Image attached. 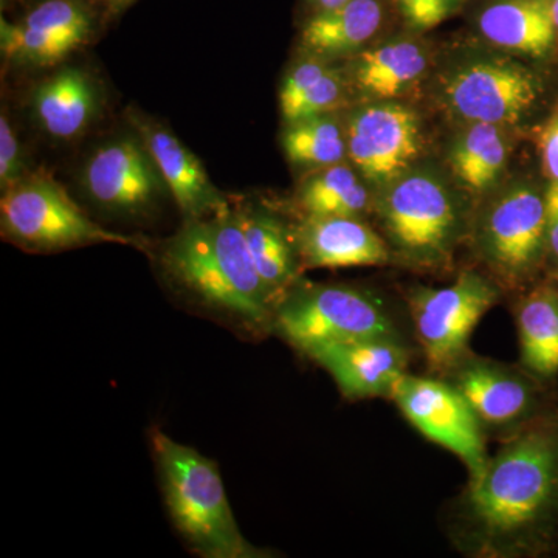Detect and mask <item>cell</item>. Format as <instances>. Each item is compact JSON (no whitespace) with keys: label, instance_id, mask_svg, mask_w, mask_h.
Returning a JSON list of instances; mask_svg holds the SVG:
<instances>
[{"label":"cell","instance_id":"cell-12","mask_svg":"<svg viewBox=\"0 0 558 558\" xmlns=\"http://www.w3.org/2000/svg\"><path fill=\"white\" fill-rule=\"evenodd\" d=\"M348 159L363 179L380 189L417 163L424 131L417 112L399 101H368L349 113Z\"/></svg>","mask_w":558,"mask_h":558},{"label":"cell","instance_id":"cell-6","mask_svg":"<svg viewBox=\"0 0 558 558\" xmlns=\"http://www.w3.org/2000/svg\"><path fill=\"white\" fill-rule=\"evenodd\" d=\"M440 108L459 124H497L517 130L526 123L545 95L542 75L523 58L494 47L453 51L433 75Z\"/></svg>","mask_w":558,"mask_h":558},{"label":"cell","instance_id":"cell-21","mask_svg":"<svg viewBox=\"0 0 558 558\" xmlns=\"http://www.w3.org/2000/svg\"><path fill=\"white\" fill-rule=\"evenodd\" d=\"M385 21V0H349L337 9L315 13L301 32V46L311 57L323 60L359 53L379 35Z\"/></svg>","mask_w":558,"mask_h":558},{"label":"cell","instance_id":"cell-16","mask_svg":"<svg viewBox=\"0 0 558 558\" xmlns=\"http://www.w3.org/2000/svg\"><path fill=\"white\" fill-rule=\"evenodd\" d=\"M433 64L432 49L416 33L396 36L359 51L351 83L368 101H399L421 86Z\"/></svg>","mask_w":558,"mask_h":558},{"label":"cell","instance_id":"cell-19","mask_svg":"<svg viewBox=\"0 0 558 558\" xmlns=\"http://www.w3.org/2000/svg\"><path fill=\"white\" fill-rule=\"evenodd\" d=\"M142 134L165 185L185 219L209 218L230 207L208 179L199 159L172 132L156 124H142Z\"/></svg>","mask_w":558,"mask_h":558},{"label":"cell","instance_id":"cell-32","mask_svg":"<svg viewBox=\"0 0 558 558\" xmlns=\"http://www.w3.org/2000/svg\"><path fill=\"white\" fill-rule=\"evenodd\" d=\"M546 271L558 275V183H546Z\"/></svg>","mask_w":558,"mask_h":558},{"label":"cell","instance_id":"cell-5","mask_svg":"<svg viewBox=\"0 0 558 558\" xmlns=\"http://www.w3.org/2000/svg\"><path fill=\"white\" fill-rule=\"evenodd\" d=\"M546 220V186L535 180H508L476 202L469 252L506 299L545 275Z\"/></svg>","mask_w":558,"mask_h":558},{"label":"cell","instance_id":"cell-7","mask_svg":"<svg viewBox=\"0 0 558 558\" xmlns=\"http://www.w3.org/2000/svg\"><path fill=\"white\" fill-rule=\"evenodd\" d=\"M402 317L379 290L301 278L279 301L271 333L306 357L326 344L411 337L410 322Z\"/></svg>","mask_w":558,"mask_h":558},{"label":"cell","instance_id":"cell-36","mask_svg":"<svg viewBox=\"0 0 558 558\" xmlns=\"http://www.w3.org/2000/svg\"><path fill=\"white\" fill-rule=\"evenodd\" d=\"M558 554V553H557Z\"/></svg>","mask_w":558,"mask_h":558},{"label":"cell","instance_id":"cell-3","mask_svg":"<svg viewBox=\"0 0 558 558\" xmlns=\"http://www.w3.org/2000/svg\"><path fill=\"white\" fill-rule=\"evenodd\" d=\"M475 205L449 171L416 163L376 190L373 218L392 266L446 274L468 247Z\"/></svg>","mask_w":558,"mask_h":558},{"label":"cell","instance_id":"cell-34","mask_svg":"<svg viewBox=\"0 0 558 558\" xmlns=\"http://www.w3.org/2000/svg\"><path fill=\"white\" fill-rule=\"evenodd\" d=\"M134 0H108L110 9L113 11H121L130 7Z\"/></svg>","mask_w":558,"mask_h":558},{"label":"cell","instance_id":"cell-29","mask_svg":"<svg viewBox=\"0 0 558 558\" xmlns=\"http://www.w3.org/2000/svg\"><path fill=\"white\" fill-rule=\"evenodd\" d=\"M24 163H22V154L20 142L7 113L0 117V185L2 191L13 189L14 185L24 180Z\"/></svg>","mask_w":558,"mask_h":558},{"label":"cell","instance_id":"cell-35","mask_svg":"<svg viewBox=\"0 0 558 558\" xmlns=\"http://www.w3.org/2000/svg\"><path fill=\"white\" fill-rule=\"evenodd\" d=\"M550 14H553L554 27H556L558 43V0H549Z\"/></svg>","mask_w":558,"mask_h":558},{"label":"cell","instance_id":"cell-30","mask_svg":"<svg viewBox=\"0 0 558 558\" xmlns=\"http://www.w3.org/2000/svg\"><path fill=\"white\" fill-rule=\"evenodd\" d=\"M328 70V60H323V58L318 57L307 58V60L296 65L295 69H292V72L286 76L281 92H279V106H281V109L288 108L293 101L299 100L301 95L314 86Z\"/></svg>","mask_w":558,"mask_h":558},{"label":"cell","instance_id":"cell-15","mask_svg":"<svg viewBox=\"0 0 558 558\" xmlns=\"http://www.w3.org/2000/svg\"><path fill=\"white\" fill-rule=\"evenodd\" d=\"M303 269H352L391 264L387 242L368 220L301 216L293 226Z\"/></svg>","mask_w":558,"mask_h":558},{"label":"cell","instance_id":"cell-33","mask_svg":"<svg viewBox=\"0 0 558 558\" xmlns=\"http://www.w3.org/2000/svg\"><path fill=\"white\" fill-rule=\"evenodd\" d=\"M307 2H310L315 13H319V11H328L344 5L349 0H307Z\"/></svg>","mask_w":558,"mask_h":558},{"label":"cell","instance_id":"cell-22","mask_svg":"<svg viewBox=\"0 0 558 558\" xmlns=\"http://www.w3.org/2000/svg\"><path fill=\"white\" fill-rule=\"evenodd\" d=\"M250 255L277 306L303 271L293 227L260 209L240 211Z\"/></svg>","mask_w":558,"mask_h":558},{"label":"cell","instance_id":"cell-18","mask_svg":"<svg viewBox=\"0 0 558 558\" xmlns=\"http://www.w3.org/2000/svg\"><path fill=\"white\" fill-rule=\"evenodd\" d=\"M508 300L521 365L539 379L558 381V275L545 271Z\"/></svg>","mask_w":558,"mask_h":558},{"label":"cell","instance_id":"cell-11","mask_svg":"<svg viewBox=\"0 0 558 558\" xmlns=\"http://www.w3.org/2000/svg\"><path fill=\"white\" fill-rule=\"evenodd\" d=\"M389 400L424 438L461 459L468 483L481 478L490 458L488 438L475 411L450 381L407 373L392 388Z\"/></svg>","mask_w":558,"mask_h":558},{"label":"cell","instance_id":"cell-4","mask_svg":"<svg viewBox=\"0 0 558 558\" xmlns=\"http://www.w3.org/2000/svg\"><path fill=\"white\" fill-rule=\"evenodd\" d=\"M150 447L161 495L175 531L202 558H267L252 545L234 519L218 464L160 428L150 429Z\"/></svg>","mask_w":558,"mask_h":558},{"label":"cell","instance_id":"cell-14","mask_svg":"<svg viewBox=\"0 0 558 558\" xmlns=\"http://www.w3.org/2000/svg\"><path fill=\"white\" fill-rule=\"evenodd\" d=\"M84 189L102 208L138 213L167 189L146 145L131 137L106 143L84 168Z\"/></svg>","mask_w":558,"mask_h":558},{"label":"cell","instance_id":"cell-2","mask_svg":"<svg viewBox=\"0 0 558 558\" xmlns=\"http://www.w3.org/2000/svg\"><path fill=\"white\" fill-rule=\"evenodd\" d=\"M168 277L197 303L252 337L270 336L275 310L252 255L240 211L226 208L205 219H185L161 250Z\"/></svg>","mask_w":558,"mask_h":558},{"label":"cell","instance_id":"cell-20","mask_svg":"<svg viewBox=\"0 0 558 558\" xmlns=\"http://www.w3.org/2000/svg\"><path fill=\"white\" fill-rule=\"evenodd\" d=\"M512 154L510 130L487 123H462L447 150L451 178L478 202L505 180Z\"/></svg>","mask_w":558,"mask_h":558},{"label":"cell","instance_id":"cell-13","mask_svg":"<svg viewBox=\"0 0 558 558\" xmlns=\"http://www.w3.org/2000/svg\"><path fill=\"white\" fill-rule=\"evenodd\" d=\"M411 337H373L326 344L306 355L326 371L351 402L388 399L400 377L410 373L417 352Z\"/></svg>","mask_w":558,"mask_h":558},{"label":"cell","instance_id":"cell-25","mask_svg":"<svg viewBox=\"0 0 558 558\" xmlns=\"http://www.w3.org/2000/svg\"><path fill=\"white\" fill-rule=\"evenodd\" d=\"M282 148L292 163L329 167L348 157L347 130L332 113L293 121L282 135Z\"/></svg>","mask_w":558,"mask_h":558},{"label":"cell","instance_id":"cell-31","mask_svg":"<svg viewBox=\"0 0 558 558\" xmlns=\"http://www.w3.org/2000/svg\"><path fill=\"white\" fill-rule=\"evenodd\" d=\"M538 150L546 179L558 183V109L539 131Z\"/></svg>","mask_w":558,"mask_h":558},{"label":"cell","instance_id":"cell-1","mask_svg":"<svg viewBox=\"0 0 558 558\" xmlns=\"http://www.w3.org/2000/svg\"><path fill=\"white\" fill-rule=\"evenodd\" d=\"M442 524L465 557L558 553V405L499 442L481 478L447 506Z\"/></svg>","mask_w":558,"mask_h":558},{"label":"cell","instance_id":"cell-17","mask_svg":"<svg viewBox=\"0 0 558 558\" xmlns=\"http://www.w3.org/2000/svg\"><path fill=\"white\" fill-rule=\"evenodd\" d=\"M475 27L487 46L523 60H546L558 50L549 0H484Z\"/></svg>","mask_w":558,"mask_h":558},{"label":"cell","instance_id":"cell-8","mask_svg":"<svg viewBox=\"0 0 558 558\" xmlns=\"http://www.w3.org/2000/svg\"><path fill=\"white\" fill-rule=\"evenodd\" d=\"M505 299L497 282L476 267L459 271L446 288L414 284L407 289V318L427 374L444 377L472 352L473 330Z\"/></svg>","mask_w":558,"mask_h":558},{"label":"cell","instance_id":"cell-28","mask_svg":"<svg viewBox=\"0 0 558 558\" xmlns=\"http://www.w3.org/2000/svg\"><path fill=\"white\" fill-rule=\"evenodd\" d=\"M470 0H396L411 33L424 35L459 13Z\"/></svg>","mask_w":558,"mask_h":558},{"label":"cell","instance_id":"cell-23","mask_svg":"<svg viewBox=\"0 0 558 558\" xmlns=\"http://www.w3.org/2000/svg\"><path fill=\"white\" fill-rule=\"evenodd\" d=\"M98 92L86 73L61 70L44 81L33 95L39 126L53 138L72 140L87 130L97 116Z\"/></svg>","mask_w":558,"mask_h":558},{"label":"cell","instance_id":"cell-26","mask_svg":"<svg viewBox=\"0 0 558 558\" xmlns=\"http://www.w3.org/2000/svg\"><path fill=\"white\" fill-rule=\"evenodd\" d=\"M21 24L44 35L72 38L81 44L92 31L90 14L75 0H47L31 11Z\"/></svg>","mask_w":558,"mask_h":558},{"label":"cell","instance_id":"cell-24","mask_svg":"<svg viewBox=\"0 0 558 558\" xmlns=\"http://www.w3.org/2000/svg\"><path fill=\"white\" fill-rule=\"evenodd\" d=\"M376 190L347 161L318 168L300 186L301 216H373Z\"/></svg>","mask_w":558,"mask_h":558},{"label":"cell","instance_id":"cell-10","mask_svg":"<svg viewBox=\"0 0 558 558\" xmlns=\"http://www.w3.org/2000/svg\"><path fill=\"white\" fill-rule=\"evenodd\" d=\"M464 396L487 438L515 435L558 405V381L539 379L521 363L469 352L442 377Z\"/></svg>","mask_w":558,"mask_h":558},{"label":"cell","instance_id":"cell-27","mask_svg":"<svg viewBox=\"0 0 558 558\" xmlns=\"http://www.w3.org/2000/svg\"><path fill=\"white\" fill-rule=\"evenodd\" d=\"M348 95V81L340 70L329 68L328 72L310 87L299 100L288 108L281 109L282 117L288 123L311 119V117L328 116L343 105Z\"/></svg>","mask_w":558,"mask_h":558},{"label":"cell","instance_id":"cell-9","mask_svg":"<svg viewBox=\"0 0 558 558\" xmlns=\"http://www.w3.org/2000/svg\"><path fill=\"white\" fill-rule=\"evenodd\" d=\"M0 229L7 241L28 252H60L84 245L116 244L146 250V241L117 233L94 222L49 178L24 179L3 191Z\"/></svg>","mask_w":558,"mask_h":558}]
</instances>
